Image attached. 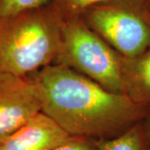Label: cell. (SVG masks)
Segmentation results:
<instances>
[{
  "label": "cell",
  "instance_id": "6da1fadb",
  "mask_svg": "<svg viewBox=\"0 0 150 150\" xmlns=\"http://www.w3.org/2000/svg\"><path fill=\"white\" fill-rule=\"evenodd\" d=\"M28 78L37 87L42 112L71 136L112 139L149 112L126 94L108 91L65 65H50Z\"/></svg>",
  "mask_w": 150,
  "mask_h": 150
},
{
  "label": "cell",
  "instance_id": "7a4b0ae2",
  "mask_svg": "<svg viewBox=\"0 0 150 150\" xmlns=\"http://www.w3.org/2000/svg\"><path fill=\"white\" fill-rule=\"evenodd\" d=\"M63 24L50 5L0 18V74L27 78L55 64Z\"/></svg>",
  "mask_w": 150,
  "mask_h": 150
},
{
  "label": "cell",
  "instance_id": "3957f363",
  "mask_svg": "<svg viewBox=\"0 0 150 150\" xmlns=\"http://www.w3.org/2000/svg\"><path fill=\"white\" fill-rule=\"evenodd\" d=\"M123 57L80 18L64 22L63 43L55 64H63L112 93H123Z\"/></svg>",
  "mask_w": 150,
  "mask_h": 150
},
{
  "label": "cell",
  "instance_id": "277c9868",
  "mask_svg": "<svg viewBox=\"0 0 150 150\" xmlns=\"http://www.w3.org/2000/svg\"><path fill=\"white\" fill-rule=\"evenodd\" d=\"M80 18L124 58H134L150 48V13L139 0L93 6Z\"/></svg>",
  "mask_w": 150,
  "mask_h": 150
},
{
  "label": "cell",
  "instance_id": "5b68a950",
  "mask_svg": "<svg viewBox=\"0 0 150 150\" xmlns=\"http://www.w3.org/2000/svg\"><path fill=\"white\" fill-rule=\"evenodd\" d=\"M42 112L30 78L0 74V142Z\"/></svg>",
  "mask_w": 150,
  "mask_h": 150
},
{
  "label": "cell",
  "instance_id": "8992f818",
  "mask_svg": "<svg viewBox=\"0 0 150 150\" xmlns=\"http://www.w3.org/2000/svg\"><path fill=\"white\" fill-rule=\"evenodd\" d=\"M71 136L43 112L0 142V150H52Z\"/></svg>",
  "mask_w": 150,
  "mask_h": 150
},
{
  "label": "cell",
  "instance_id": "52a82bcc",
  "mask_svg": "<svg viewBox=\"0 0 150 150\" xmlns=\"http://www.w3.org/2000/svg\"><path fill=\"white\" fill-rule=\"evenodd\" d=\"M123 93L134 102L150 107V48L134 58L123 59Z\"/></svg>",
  "mask_w": 150,
  "mask_h": 150
},
{
  "label": "cell",
  "instance_id": "ba28073f",
  "mask_svg": "<svg viewBox=\"0 0 150 150\" xmlns=\"http://www.w3.org/2000/svg\"><path fill=\"white\" fill-rule=\"evenodd\" d=\"M98 150H150L142 122L115 138L98 140Z\"/></svg>",
  "mask_w": 150,
  "mask_h": 150
},
{
  "label": "cell",
  "instance_id": "9c48e42d",
  "mask_svg": "<svg viewBox=\"0 0 150 150\" xmlns=\"http://www.w3.org/2000/svg\"><path fill=\"white\" fill-rule=\"evenodd\" d=\"M119 0H51L49 5L63 21H68L80 16L87 9L103 4Z\"/></svg>",
  "mask_w": 150,
  "mask_h": 150
},
{
  "label": "cell",
  "instance_id": "30bf717a",
  "mask_svg": "<svg viewBox=\"0 0 150 150\" xmlns=\"http://www.w3.org/2000/svg\"><path fill=\"white\" fill-rule=\"evenodd\" d=\"M51 0H0V18L49 5Z\"/></svg>",
  "mask_w": 150,
  "mask_h": 150
},
{
  "label": "cell",
  "instance_id": "8fae6325",
  "mask_svg": "<svg viewBox=\"0 0 150 150\" xmlns=\"http://www.w3.org/2000/svg\"><path fill=\"white\" fill-rule=\"evenodd\" d=\"M52 150H98V140L86 137H71L69 141Z\"/></svg>",
  "mask_w": 150,
  "mask_h": 150
},
{
  "label": "cell",
  "instance_id": "7c38bea8",
  "mask_svg": "<svg viewBox=\"0 0 150 150\" xmlns=\"http://www.w3.org/2000/svg\"><path fill=\"white\" fill-rule=\"evenodd\" d=\"M142 123H143V128H144L146 139L150 144V107L149 108V112L147 113L144 119L142 121Z\"/></svg>",
  "mask_w": 150,
  "mask_h": 150
},
{
  "label": "cell",
  "instance_id": "4fadbf2b",
  "mask_svg": "<svg viewBox=\"0 0 150 150\" xmlns=\"http://www.w3.org/2000/svg\"><path fill=\"white\" fill-rule=\"evenodd\" d=\"M139 1L146 8V10L150 13V0H139Z\"/></svg>",
  "mask_w": 150,
  "mask_h": 150
}]
</instances>
